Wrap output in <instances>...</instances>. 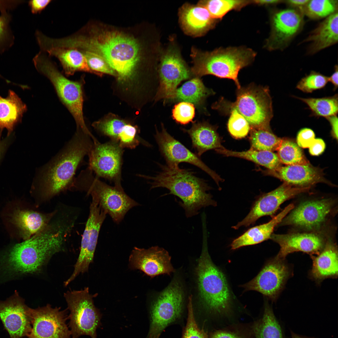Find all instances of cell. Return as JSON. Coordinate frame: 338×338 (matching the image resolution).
I'll return each instance as SVG.
<instances>
[{
  "label": "cell",
  "instance_id": "3",
  "mask_svg": "<svg viewBox=\"0 0 338 338\" xmlns=\"http://www.w3.org/2000/svg\"><path fill=\"white\" fill-rule=\"evenodd\" d=\"M91 137L81 131L74 135L61 152L41 170L38 190L44 199L71 187L75 172L93 144Z\"/></svg>",
  "mask_w": 338,
  "mask_h": 338
},
{
  "label": "cell",
  "instance_id": "57",
  "mask_svg": "<svg viewBox=\"0 0 338 338\" xmlns=\"http://www.w3.org/2000/svg\"><path fill=\"white\" fill-rule=\"evenodd\" d=\"M149 338H151L149 337Z\"/></svg>",
  "mask_w": 338,
  "mask_h": 338
},
{
  "label": "cell",
  "instance_id": "46",
  "mask_svg": "<svg viewBox=\"0 0 338 338\" xmlns=\"http://www.w3.org/2000/svg\"><path fill=\"white\" fill-rule=\"evenodd\" d=\"M192 298L191 295L188 297L187 321L183 338H207L205 333L199 328L196 322L193 313Z\"/></svg>",
  "mask_w": 338,
  "mask_h": 338
},
{
  "label": "cell",
  "instance_id": "10",
  "mask_svg": "<svg viewBox=\"0 0 338 338\" xmlns=\"http://www.w3.org/2000/svg\"><path fill=\"white\" fill-rule=\"evenodd\" d=\"M64 296L70 311L69 327L72 338L83 335L96 338V330L100 325V315L94 305L93 296L90 294L89 288L67 291Z\"/></svg>",
  "mask_w": 338,
  "mask_h": 338
},
{
  "label": "cell",
  "instance_id": "56",
  "mask_svg": "<svg viewBox=\"0 0 338 338\" xmlns=\"http://www.w3.org/2000/svg\"><path fill=\"white\" fill-rule=\"evenodd\" d=\"M292 338H315L300 335L291 331Z\"/></svg>",
  "mask_w": 338,
  "mask_h": 338
},
{
  "label": "cell",
  "instance_id": "28",
  "mask_svg": "<svg viewBox=\"0 0 338 338\" xmlns=\"http://www.w3.org/2000/svg\"><path fill=\"white\" fill-rule=\"evenodd\" d=\"M294 208L293 204H290L269 222L248 229L232 242L231 244V249L256 244L270 238L275 227Z\"/></svg>",
  "mask_w": 338,
  "mask_h": 338
},
{
  "label": "cell",
  "instance_id": "19",
  "mask_svg": "<svg viewBox=\"0 0 338 338\" xmlns=\"http://www.w3.org/2000/svg\"><path fill=\"white\" fill-rule=\"evenodd\" d=\"M333 203L329 199L305 201L294 208L280 223L308 230L318 229L330 213Z\"/></svg>",
  "mask_w": 338,
  "mask_h": 338
},
{
  "label": "cell",
  "instance_id": "54",
  "mask_svg": "<svg viewBox=\"0 0 338 338\" xmlns=\"http://www.w3.org/2000/svg\"><path fill=\"white\" fill-rule=\"evenodd\" d=\"M338 66L335 65L334 71L330 77H329V82H330L333 86V90H336L338 87Z\"/></svg>",
  "mask_w": 338,
  "mask_h": 338
},
{
  "label": "cell",
  "instance_id": "6",
  "mask_svg": "<svg viewBox=\"0 0 338 338\" xmlns=\"http://www.w3.org/2000/svg\"><path fill=\"white\" fill-rule=\"evenodd\" d=\"M33 61L37 70L50 80L60 100L73 115L76 131H82L92 136L83 116V79L74 81L68 79L60 72L50 57L41 51L34 56Z\"/></svg>",
  "mask_w": 338,
  "mask_h": 338
},
{
  "label": "cell",
  "instance_id": "22",
  "mask_svg": "<svg viewBox=\"0 0 338 338\" xmlns=\"http://www.w3.org/2000/svg\"><path fill=\"white\" fill-rule=\"evenodd\" d=\"M265 175L277 178L293 186L311 187L319 183L330 184L325 177L323 171L309 162L304 164L282 166L273 169L262 170Z\"/></svg>",
  "mask_w": 338,
  "mask_h": 338
},
{
  "label": "cell",
  "instance_id": "13",
  "mask_svg": "<svg viewBox=\"0 0 338 338\" xmlns=\"http://www.w3.org/2000/svg\"><path fill=\"white\" fill-rule=\"evenodd\" d=\"M123 149L115 142L110 140L104 143L93 142L88 155V167L96 177L113 182L114 186L122 187L121 171Z\"/></svg>",
  "mask_w": 338,
  "mask_h": 338
},
{
  "label": "cell",
  "instance_id": "16",
  "mask_svg": "<svg viewBox=\"0 0 338 338\" xmlns=\"http://www.w3.org/2000/svg\"><path fill=\"white\" fill-rule=\"evenodd\" d=\"M311 187H297L284 183L274 190L260 196L253 203L246 216L232 228L254 224L260 218L274 214L286 201L303 193L309 192Z\"/></svg>",
  "mask_w": 338,
  "mask_h": 338
},
{
  "label": "cell",
  "instance_id": "45",
  "mask_svg": "<svg viewBox=\"0 0 338 338\" xmlns=\"http://www.w3.org/2000/svg\"><path fill=\"white\" fill-rule=\"evenodd\" d=\"M195 116V106L186 102H180L176 104L172 110L173 119L178 124L186 125L192 120Z\"/></svg>",
  "mask_w": 338,
  "mask_h": 338
},
{
  "label": "cell",
  "instance_id": "24",
  "mask_svg": "<svg viewBox=\"0 0 338 338\" xmlns=\"http://www.w3.org/2000/svg\"><path fill=\"white\" fill-rule=\"evenodd\" d=\"M178 17L183 33L193 37L205 35L215 28L218 20L212 18L207 10L198 3L183 4L178 10Z\"/></svg>",
  "mask_w": 338,
  "mask_h": 338
},
{
  "label": "cell",
  "instance_id": "35",
  "mask_svg": "<svg viewBox=\"0 0 338 338\" xmlns=\"http://www.w3.org/2000/svg\"><path fill=\"white\" fill-rule=\"evenodd\" d=\"M218 153L227 156L242 158L252 161L266 168L273 170L281 166L277 154L273 151H260L250 148L247 151H237L230 150L225 148L215 150Z\"/></svg>",
  "mask_w": 338,
  "mask_h": 338
},
{
  "label": "cell",
  "instance_id": "26",
  "mask_svg": "<svg viewBox=\"0 0 338 338\" xmlns=\"http://www.w3.org/2000/svg\"><path fill=\"white\" fill-rule=\"evenodd\" d=\"M338 16L337 12L324 19L302 42L307 44V55L314 54L337 43Z\"/></svg>",
  "mask_w": 338,
  "mask_h": 338
},
{
  "label": "cell",
  "instance_id": "21",
  "mask_svg": "<svg viewBox=\"0 0 338 338\" xmlns=\"http://www.w3.org/2000/svg\"><path fill=\"white\" fill-rule=\"evenodd\" d=\"M129 261L132 268L139 269L151 278L161 274L170 275L175 270L168 251L157 246L148 249L134 247Z\"/></svg>",
  "mask_w": 338,
  "mask_h": 338
},
{
  "label": "cell",
  "instance_id": "30",
  "mask_svg": "<svg viewBox=\"0 0 338 338\" xmlns=\"http://www.w3.org/2000/svg\"><path fill=\"white\" fill-rule=\"evenodd\" d=\"M50 57L57 58L64 71L67 76L73 75L78 71H83L96 74L88 66L83 54L74 48L45 47L40 49Z\"/></svg>",
  "mask_w": 338,
  "mask_h": 338
},
{
  "label": "cell",
  "instance_id": "4",
  "mask_svg": "<svg viewBox=\"0 0 338 338\" xmlns=\"http://www.w3.org/2000/svg\"><path fill=\"white\" fill-rule=\"evenodd\" d=\"M256 55L255 51L244 46L220 47L211 51L193 46L190 54L191 73L194 77L210 74L231 79L238 89L241 87L238 79L239 71L252 63Z\"/></svg>",
  "mask_w": 338,
  "mask_h": 338
},
{
  "label": "cell",
  "instance_id": "12",
  "mask_svg": "<svg viewBox=\"0 0 338 338\" xmlns=\"http://www.w3.org/2000/svg\"><path fill=\"white\" fill-rule=\"evenodd\" d=\"M304 16L300 11L290 8L272 11L270 32L264 48L270 51L285 49L302 30Z\"/></svg>",
  "mask_w": 338,
  "mask_h": 338
},
{
  "label": "cell",
  "instance_id": "25",
  "mask_svg": "<svg viewBox=\"0 0 338 338\" xmlns=\"http://www.w3.org/2000/svg\"><path fill=\"white\" fill-rule=\"evenodd\" d=\"M270 239L279 245L280 249L275 258L281 260L288 254L295 252L318 253L325 245L322 237L314 233H272Z\"/></svg>",
  "mask_w": 338,
  "mask_h": 338
},
{
  "label": "cell",
  "instance_id": "48",
  "mask_svg": "<svg viewBox=\"0 0 338 338\" xmlns=\"http://www.w3.org/2000/svg\"><path fill=\"white\" fill-rule=\"evenodd\" d=\"M52 1V0H31L28 1V6L33 14L40 13Z\"/></svg>",
  "mask_w": 338,
  "mask_h": 338
},
{
  "label": "cell",
  "instance_id": "51",
  "mask_svg": "<svg viewBox=\"0 0 338 338\" xmlns=\"http://www.w3.org/2000/svg\"><path fill=\"white\" fill-rule=\"evenodd\" d=\"M337 115H332L326 118L330 123L331 128V133L333 137L337 140L338 117Z\"/></svg>",
  "mask_w": 338,
  "mask_h": 338
},
{
  "label": "cell",
  "instance_id": "44",
  "mask_svg": "<svg viewBox=\"0 0 338 338\" xmlns=\"http://www.w3.org/2000/svg\"><path fill=\"white\" fill-rule=\"evenodd\" d=\"M81 51L85 56L90 69L97 75L101 76L103 74H105L117 76L114 71L101 56L90 51Z\"/></svg>",
  "mask_w": 338,
  "mask_h": 338
},
{
  "label": "cell",
  "instance_id": "36",
  "mask_svg": "<svg viewBox=\"0 0 338 338\" xmlns=\"http://www.w3.org/2000/svg\"><path fill=\"white\" fill-rule=\"evenodd\" d=\"M256 338H285L282 328L273 310L266 303L263 317L254 326Z\"/></svg>",
  "mask_w": 338,
  "mask_h": 338
},
{
  "label": "cell",
  "instance_id": "55",
  "mask_svg": "<svg viewBox=\"0 0 338 338\" xmlns=\"http://www.w3.org/2000/svg\"><path fill=\"white\" fill-rule=\"evenodd\" d=\"M9 136L2 140H0V158L6 148L9 142Z\"/></svg>",
  "mask_w": 338,
  "mask_h": 338
},
{
  "label": "cell",
  "instance_id": "2",
  "mask_svg": "<svg viewBox=\"0 0 338 338\" xmlns=\"http://www.w3.org/2000/svg\"><path fill=\"white\" fill-rule=\"evenodd\" d=\"M161 170L154 176L138 174L148 180L151 188L163 187L180 199L179 205L184 210L185 216L190 218L196 216L202 208L215 207L217 202L207 192L211 187L205 181L198 177L190 169L181 168L178 165L169 166L158 163Z\"/></svg>",
  "mask_w": 338,
  "mask_h": 338
},
{
  "label": "cell",
  "instance_id": "43",
  "mask_svg": "<svg viewBox=\"0 0 338 338\" xmlns=\"http://www.w3.org/2000/svg\"><path fill=\"white\" fill-rule=\"evenodd\" d=\"M328 82L329 77L312 71L300 80L296 88L304 93H311L314 91L323 88Z\"/></svg>",
  "mask_w": 338,
  "mask_h": 338
},
{
  "label": "cell",
  "instance_id": "23",
  "mask_svg": "<svg viewBox=\"0 0 338 338\" xmlns=\"http://www.w3.org/2000/svg\"><path fill=\"white\" fill-rule=\"evenodd\" d=\"M92 126L99 133L108 137L122 148L133 149L141 143L151 145L140 138L137 127L117 118H109L94 123Z\"/></svg>",
  "mask_w": 338,
  "mask_h": 338
},
{
  "label": "cell",
  "instance_id": "11",
  "mask_svg": "<svg viewBox=\"0 0 338 338\" xmlns=\"http://www.w3.org/2000/svg\"><path fill=\"white\" fill-rule=\"evenodd\" d=\"M151 305L149 337L156 338L167 326L180 315L185 298L183 285L174 278L156 296Z\"/></svg>",
  "mask_w": 338,
  "mask_h": 338
},
{
  "label": "cell",
  "instance_id": "47",
  "mask_svg": "<svg viewBox=\"0 0 338 338\" xmlns=\"http://www.w3.org/2000/svg\"><path fill=\"white\" fill-rule=\"evenodd\" d=\"M315 134L312 130L307 128H302L298 133L296 139L297 144L301 148H309L315 139Z\"/></svg>",
  "mask_w": 338,
  "mask_h": 338
},
{
  "label": "cell",
  "instance_id": "38",
  "mask_svg": "<svg viewBox=\"0 0 338 338\" xmlns=\"http://www.w3.org/2000/svg\"><path fill=\"white\" fill-rule=\"evenodd\" d=\"M305 103L308 106L311 115L316 117L326 118L337 115L338 111V95L320 98H303L294 96Z\"/></svg>",
  "mask_w": 338,
  "mask_h": 338
},
{
  "label": "cell",
  "instance_id": "49",
  "mask_svg": "<svg viewBox=\"0 0 338 338\" xmlns=\"http://www.w3.org/2000/svg\"><path fill=\"white\" fill-rule=\"evenodd\" d=\"M309 148V152L311 155L318 156L324 151L325 148V144L322 139L315 138Z\"/></svg>",
  "mask_w": 338,
  "mask_h": 338
},
{
  "label": "cell",
  "instance_id": "14",
  "mask_svg": "<svg viewBox=\"0 0 338 338\" xmlns=\"http://www.w3.org/2000/svg\"><path fill=\"white\" fill-rule=\"evenodd\" d=\"M29 311L32 329L28 338H71L66 310L47 304L35 309L29 308Z\"/></svg>",
  "mask_w": 338,
  "mask_h": 338
},
{
  "label": "cell",
  "instance_id": "20",
  "mask_svg": "<svg viewBox=\"0 0 338 338\" xmlns=\"http://www.w3.org/2000/svg\"><path fill=\"white\" fill-rule=\"evenodd\" d=\"M289 273L288 266L283 260L275 258L267 263L256 277L242 286L245 291H257L274 300Z\"/></svg>",
  "mask_w": 338,
  "mask_h": 338
},
{
  "label": "cell",
  "instance_id": "7",
  "mask_svg": "<svg viewBox=\"0 0 338 338\" xmlns=\"http://www.w3.org/2000/svg\"><path fill=\"white\" fill-rule=\"evenodd\" d=\"M89 168L74 178L72 187L80 186L90 195L113 221L119 224L126 213L139 204L125 192L123 188L111 186L93 175Z\"/></svg>",
  "mask_w": 338,
  "mask_h": 338
},
{
  "label": "cell",
  "instance_id": "40",
  "mask_svg": "<svg viewBox=\"0 0 338 338\" xmlns=\"http://www.w3.org/2000/svg\"><path fill=\"white\" fill-rule=\"evenodd\" d=\"M338 2L337 0H309L302 12L311 19H324L338 12Z\"/></svg>",
  "mask_w": 338,
  "mask_h": 338
},
{
  "label": "cell",
  "instance_id": "27",
  "mask_svg": "<svg viewBox=\"0 0 338 338\" xmlns=\"http://www.w3.org/2000/svg\"><path fill=\"white\" fill-rule=\"evenodd\" d=\"M181 130L189 136L192 148L199 157L206 151L224 148L215 126L206 121L192 122L189 129L182 128Z\"/></svg>",
  "mask_w": 338,
  "mask_h": 338
},
{
  "label": "cell",
  "instance_id": "39",
  "mask_svg": "<svg viewBox=\"0 0 338 338\" xmlns=\"http://www.w3.org/2000/svg\"><path fill=\"white\" fill-rule=\"evenodd\" d=\"M249 137L250 149L260 151H277L282 139L274 134L271 130L252 129Z\"/></svg>",
  "mask_w": 338,
  "mask_h": 338
},
{
  "label": "cell",
  "instance_id": "17",
  "mask_svg": "<svg viewBox=\"0 0 338 338\" xmlns=\"http://www.w3.org/2000/svg\"><path fill=\"white\" fill-rule=\"evenodd\" d=\"M155 135L159 150L170 166L178 165L181 162H186L195 166L207 173L214 180L219 187V182L223 179L214 171L208 167L200 157L187 148L174 138L167 131L163 124H161V130L156 127Z\"/></svg>",
  "mask_w": 338,
  "mask_h": 338
},
{
  "label": "cell",
  "instance_id": "34",
  "mask_svg": "<svg viewBox=\"0 0 338 338\" xmlns=\"http://www.w3.org/2000/svg\"><path fill=\"white\" fill-rule=\"evenodd\" d=\"M24 3L23 0H0V54L9 49L14 43L15 37L10 23V13Z\"/></svg>",
  "mask_w": 338,
  "mask_h": 338
},
{
  "label": "cell",
  "instance_id": "33",
  "mask_svg": "<svg viewBox=\"0 0 338 338\" xmlns=\"http://www.w3.org/2000/svg\"><path fill=\"white\" fill-rule=\"evenodd\" d=\"M311 273L314 278L319 280L337 275L338 252L334 243H326L314 259Z\"/></svg>",
  "mask_w": 338,
  "mask_h": 338
},
{
  "label": "cell",
  "instance_id": "15",
  "mask_svg": "<svg viewBox=\"0 0 338 338\" xmlns=\"http://www.w3.org/2000/svg\"><path fill=\"white\" fill-rule=\"evenodd\" d=\"M106 214L96 201L92 198L89 216L82 238L79 256L72 274L66 280L68 283L71 282L80 274L88 270L93 260L99 232Z\"/></svg>",
  "mask_w": 338,
  "mask_h": 338
},
{
  "label": "cell",
  "instance_id": "8",
  "mask_svg": "<svg viewBox=\"0 0 338 338\" xmlns=\"http://www.w3.org/2000/svg\"><path fill=\"white\" fill-rule=\"evenodd\" d=\"M157 72L159 84L155 100H163L165 103L173 102L178 85L193 77L175 37H171L166 45L162 48Z\"/></svg>",
  "mask_w": 338,
  "mask_h": 338
},
{
  "label": "cell",
  "instance_id": "37",
  "mask_svg": "<svg viewBox=\"0 0 338 338\" xmlns=\"http://www.w3.org/2000/svg\"><path fill=\"white\" fill-rule=\"evenodd\" d=\"M197 3L204 7L213 18L220 20L232 10L240 11L253 4V0H203Z\"/></svg>",
  "mask_w": 338,
  "mask_h": 338
},
{
  "label": "cell",
  "instance_id": "9",
  "mask_svg": "<svg viewBox=\"0 0 338 338\" xmlns=\"http://www.w3.org/2000/svg\"><path fill=\"white\" fill-rule=\"evenodd\" d=\"M243 115L251 129L271 130L273 112L271 97L268 87L249 85L238 89L236 101L229 105Z\"/></svg>",
  "mask_w": 338,
  "mask_h": 338
},
{
  "label": "cell",
  "instance_id": "5",
  "mask_svg": "<svg viewBox=\"0 0 338 338\" xmlns=\"http://www.w3.org/2000/svg\"><path fill=\"white\" fill-rule=\"evenodd\" d=\"M198 298L208 310L219 314L228 312L233 296L225 275L213 262L209 254L206 236L195 269Z\"/></svg>",
  "mask_w": 338,
  "mask_h": 338
},
{
  "label": "cell",
  "instance_id": "18",
  "mask_svg": "<svg viewBox=\"0 0 338 338\" xmlns=\"http://www.w3.org/2000/svg\"><path fill=\"white\" fill-rule=\"evenodd\" d=\"M29 307L16 291L5 301L0 300V320L10 338L28 336L32 329Z\"/></svg>",
  "mask_w": 338,
  "mask_h": 338
},
{
  "label": "cell",
  "instance_id": "29",
  "mask_svg": "<svg viewBox=\"0 0 338 338\" xmlns=\"http://www.w3.org/2000/svg\"><path fill=\"white\" fill-rule=\"evenodd\" d=\"M27 110L26 105L13 90H8L6 97L0 95V133L6 129L9 136Z\"/></svg>",
  "mask_w": 338,
  "mask_h": 338
},
{
  "label": "cell",
  "instance_id": "31",
  "mask_svg": "<svg viewBox=\"0 0 338 338\" xmlns=\"http://www.w3.org/2000/svg\"><path fill=\"white\" fill-rule=\"evenodd\" d=\"M54 213L44 214L33 211L17 209L13 213L12 221L18 228L20 236L26 240L43 229Z\"/></svg>",
  "mask_w": 338,
  "mask_h": 338
},
{
  "label": "cell",
  "instance_id": "41",
  "mask_svg": "<svg viewBox=\"0 0 338 338\" xmlns=\"http://www.w3.org/2000/svg\"><path fill=\"white\" fill-rule=\"evenodd\" d=\"M281 163L286 165L304 164L309 163L300 147L292 140L282 139L277 150Z\"/></svg>",
  "mask_w": 338,
  "mask_h": 338
},
{
  "label": "cell",
  "instance_id": "52",
  "mask_svg": "<svg viewBox=\"0 0 338 338\" xmlns=\"http://www.w3.org/2000/svg\"><path fill=\"white\" fill-rule=\"evenodd\" d=\"M211 338H240L236 334L231 332L219 330L214 333Z\"/></svg>",
  "mask_w": 338,
  "mask_h": 338
},
{
  "label": "cell",
  "instance_id": "50",
  "mask_svg": "<svg viewBox=\"0 0 338 338\" xmlns=\"http://www.w3.org/2000/svg\"><path fill=\"white\" fill-rule=\"evenodd\" d=\"M309 0H284L285 3L289 8L296 9L302 12L303 8L308 2Z\"/></svg>",
  "mask_w": 338,
  "mask_h": 338
},
{
  "label": "cell",
  "instance_id": "32",
  "mask_svg": "<svg viewBox=\"0 0 338 338\" xmlns=\"http://www.w3.org/2000/svg\"><path fill=\"white\" fill-rule=\"evenodd\" d=\"M193 78L177 89L173 102L191 103L200 111L204 108L206 99L214 92L205 86L200 78Z\"/></svg>",
  "mask_w": 338,
  "mask_h": 338
},
{
  "label": "cell",
  "instance_id": "1",
  "mask_svg": "<svg viewBox=\"0 0 338 338\" xmlns=\"http://www.w3.org/2000/svg\"><path fill=\"white\" fill-rule=\"evenodd\" d=\"M67 43L69 47L101 56L123 84L133 80L142 63L158 64L161 49L156 35L144 43L122 30L90 22L69 35Z\"/></svg>",
  "mask_w": 338,
  "mask_h": 338
},
{
  "label": "cell",
  "instance_id": "42",
  "mask_svg": "<svg viewBox=\"0 0 338 338\" xmlns=\"http://www.w3.org/2000/svg\"><path fill=\"white\" fill-rule=\"evenodd\" d=\"M230 110V115L228 123L229 133L233 137L236 139L245 137L250 129L249 123L244 117L236 110Z\"/></svg>",
  "mask_w": 338,
  "mask_h": 338
},
{
  "label": "cell",
  "instance_id": "53",
  "mask_svg": "<svg viewBox=\"0 0 338 338\" xmlns=\"http://www.w3.org/2000/svg\"><path fill=\"white\" fill-rule=\"evenodd\" d=\"M282 0H253V4L260 6L275 5L284 3Z\"/></svg>",
  "mask_w": 338,
  "mask_h": 338
}]
</instances>
